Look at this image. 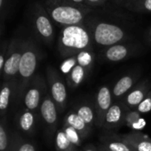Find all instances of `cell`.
<instances>
[{"mask_svg": "<svg viewBox=\"0 0 151 151\" xmlns=\"http://www.w3.org/2000/svg\"><path fill=\"white\" fill-rule=\"evenodd\" d=\"M14 101H17V84L3 81L0 86V116L6 115Z\"/></svg>", "mask_w": 151, "mask_h": 151, "instance_id": "15", "label": "cell"}, {"mask_svg": "<svg viewBox=\"0 0 151 151\" xmlns=\"http://www.w3.org/2000/svg\"><path fill=\"white\" fill-rule=\"evenodd\" d=\"M37 113L23 109L15 116V124L17 128L26 134H33L37 125Z\"/></svg>", "mask_w": 151, "mask_h": 151, "instance_id": "17", "label": "cell"}, {"mask_svg": "<svg viewBox=\"0 0 151 151\" xmlns=\"http://www.w3.org/2000/svg\"><path fill=\"white\" fill-rule=\"evenodd\" d=\"M98 151H111V150H109V149H108V148H106L104 146H101L99 148H98Z\"/></svg>", "mask_w": 151, "mask_h": 151, "instance_id": "36", "label": "cell"}, {"mask_svg": "<svg viewBox=\"0 0 151 151\" xmlns=\"http://www.w3.org/2000/svg\"><path fill=\"white\" fill-rule=\"evenodd\" d=\"M39 114L49 136L52 137L57 131L56 129L58 124L59 111L51 95L49 94V92H47L42 101L39 109Z\"/></svg>", "mask_w": 151, "mask_h": 151, "instance_id": "9", "label": "cell"}, {"mask_svg": "<svg viewBox=\"0 0 151 151\" xmlns=\"http://www.w3.org/2000/svg\"><path fill=\"white\" fill-rule=\"evenodd\" d=\"M0 86H1V84H0Z\"/></svg>", "mask_w": 151, "mask_h": 151, "instance_id": "40", "label": "cell"}, {"mask_svg": "<svg viewBox=\"0 0 151 151\" xmlns=\"http://www.w3.org/2000/svg\"><path fill=\"white\" fill-rule=\"evenodd\" d=\"M128 7L131 9L141 12V13H151V0H133L132 3H128Z\"/></svg>", "mask_w": 151, "mask_h": 151, "instance_id": "28", "label": "cell"}, {"mask_svg": "<svg viewBox=\"0 0 151 151\" xmlns=\"http://www.w3.org/2000/svg\"><path fill=\"white\" fill-rule=\"evenodd\" d=\"M71 3L75 4V5H78V6H86V0H68Z\"/></svg>", "mask_w": 151, "mask_h": 151, "instance_id": "33", "label": "cell"}, {"mask_svg": "<svg viewBox=\"0 0 151 151\" xmlns=\"http://www.w3.org/2000/svg\"><path fill=\"white\" fill-rule=\"evenodd\" d=\"M55 148L56 151H76L78 149L75 145H73L68 139L67 135L62 129L57 130L54 136Z\"/></svg>", "mask_w": 151, "mask_h": 151, "instance_id": "24", "label": "cell"}, {"mask_svg": "<svg viewBox=\"0 0 151 151\" xmlns=\"http://www.w3.org/2000/svg\"><path fill=\"white\" fill-rule=\"evenodd\" d=\"M124 124L134 132H139L144 129L146 121L141 117V114L136 109L128 110L124 116Z\"/></svg>", "mask_w": 151, "mask_h": 151, "instance_id": "22", "label": "cell"}, {"mask_svg": "<svg viewBox=\"0 0 151 151\" xmlns=\"http://www.w3.org/2000/svg\"><path fill=\"white\" fill-rule=\"evenodd\" d=\"M136 110L140 114H146L151 111V89L145 97V99L137 107Z\"/></svg>", "mask_w": 151, "mask_h": 151, "instance_id": "30", "label": "cell"}, {"mask_svg": "<svg viewBox=\"0 0 151 151\" xmlns=\"http://www.w3.org/2000/svg\"><path fill=\"white\" fill-rule=\"evenodd\" d=\"M45 8L52 22L62 28L84 24L92 11L91 7L75 5L68 0H47Z\"/></svg>", "mask_w": 151, "mask_h": 151, "instance_id": "2", "label": "cell"}, {"mask_svg": "<svg viewBox=\"0 0 151 151\" xmlns=\"http://www.w3.org/2000/svg\"><path fill=\"white\" fill-rule=\"evenodd\" d=\"M119 137L134 151H151V139L140 132H131Z\"/></svg>", "mask_w": 151, "mask_h": 151, "instance_id": "16", "label": "cell"}, {"mask_svg": "<svg viewBox=\"0 0 151 151\" xmlns=\"http://www.w3.org/2000/svg\"><path fill=\"white\" fill-rule=\"evenodd\" d=\"M147 39L148 43L151 45V28H149L147 32Z\"/></svg>", "mask_w": 151, "mask_h": 151, "instance_id": "35", "label": "cell"}, {"mask_svg": "<svg viewBox=\"0 0 151 151\" xmlns=\"http://www.w3.org/2000/svg\"><path fill=\"white\" fill-rule=\"evenodd\" d=\"M150 89L151 83L149 80H142L137 83V85L123 98L122 101H120V102L127 111L136 109L139 103L145 99Z\"/></svg>", "mask_w": 151, "mask_h": 151, "instance_id": "11", "label": "cell"}, {"mask_svg": "<svg viewBox=\"0 0 151 151\" xmlns=\"http://www.w3.org/2000/svg\"><path fill=\"white\" fill-rule=\"evenodd\" d=\"M102 146L111 151H134L119 137V135H104L102 137Z\"/></svg>", "mask_w": 151, "mask_h": 151, "instance_id": "20", "label": "cell"}, {"mask_svg": "<svg viewBox=\"0 0 151 151\" xmlns=\"http://www.w3.org/2000/svg\"><path fill=\"white\" fill-rule=\"evenodd\" d=\"M89 70L83 68L80 65H76L73 69L66 76V82L69 88L76 89L78 88L87 78Z\"/></svg>", "mask_w": 151, "mask_h": 151, "instance_id": "19", "label": "cell"}, {"mask_svg": "<svg viewBox=\"0 0 151 151\" xmlns=\"http://www.w3.org/2000/svg\"><path fill=\"white\" fill-rule=\"evenodd\" d=\"M11 151H37L36 145L15 133L14 141Z\"/></svg>", "mask_w": 151, "mask_h": 151, "instance_id": "26", "label": "cell"}, {"mask_svg": "<svg viewBox=\"0 0 151 151\" xmlns=\"http://www.w3.org/2000/svg\"><path fill=\"white\" fill-rule=\"evenodd\" d=\"M76 57H77L78 65L82 66L89 71L93 69L95 60V54L93 52V50L82 51L76 55Z\"/></svg>", "mask_w": 151, "mask_h": 151, "instance_id": "25", "label": "cell"}, {"mask_svg": "<svg viewBox=\"0 0 151 151\" xmlns=\"http://www.w3.org/2000/svg\"><path fill=\"white\" fill-rule=\"evenodd\" d=\"M24 48V41L13 39L8 45L6 63L3 71V81H12L17 84L19 67Z\"/></svg>", "mask_w": 151, "mask_h": 151, "instance_id": "7", "label": "cell"}, {"mask_svg": "<svg viewBox=\"0 0 151 151\" xmlns=\"http://www.w3.org/2000/svg\"><path fill=\"white\" fill-rule=\"evenodd\" d=\"M63 123L72 126L74 129L77 130L81 135L82 139H86L89 137L93 131V127L89 126L73 109H70L64 116Z\"/></svg>", "mask_w": 151, "mask_h": 151, "instance_id": "18", "label": "cell"}, {"mask_svg": "<svg viewBox=\"0 0 151 151\" xmlns=\"http://www.w3.org/2000/svg\"><path fill=\"white\" fill-rule=\"evenodd\" d=\"M78 115L91 127H93L96 124V113L94 107L93 108L88 103H81L73 109Z\"/></svg>", "mask_w": 151, "mask_h": 151, "instance_id": "21", "label": "cell"}, {"mask_svg": "<svg viewBox=\"0 0 151 151\" xmlns=\"http://www.w3.org/2000/svg\"><path fill=\"white\" fill-rule=\"evenodd\" d=\"M114 101L111 89L109 86H102L98 89L95 97L94 109L96 113L95 125L102 128L107 112L112 106Z\"/></svg>", "mask_w": 151, "mask_h": 151, "instance_id": "10", "label": "cell"}, {"mask_svg": "<svg viewBox=\"0 0 151 151\" xmlns=\"http://www.w3.org/2000/svg\"><path fill=\"white\" fill-rule=\"evenodd\" d=\"M76 65H78L77 57H76V55L66 58L60 65V70L63 74H65L67 76L68 74H69V72L73 69V68Z\"/></svg>", "mask_w": 151, "mask_h": 151, "instance_id": "29", "label": "cell"}, {"mask_svg": "<svg viewBox=\"0 0 151 151\" xmlns=\"http://www.w3.org/2000/svg\"><path fill=\"white\" fill-rule=\"evenodd\" d=\"M139 78V73H130L124 75L114 85L111 92L114 101H120L138 83Z\"/></svg>", "mask_w": 151, "mask_h": 151, "instance_id": "13", "label": "cell"}, {"mask_svg": "<svg viewBox=\"0 0 151 151\" xmlns=\"http://www.w3.org/2000/svg\"><path fill=\"white\" fill-rule=\"evenodd\" d=\"M48 92L54 101L59 113H62L68 101L67 87L58 70L52 66H48L45 70Z\"/></svg>", "mask_w": 151, "mask_h": 151, "instance_id": "6", "label": "cell"}, {"mask_svg": "<svg viewBox=\"0 0 151 151\" xmlns=\"http://www.w3.org/2000/svg\"><path fill=\"white\" fill-rule=\"evenodd\" d=\"M16 132L8 130L6 124L0 121V151H11Z\"/></svg>", "mask_w": 151, "mask_h": 151, "instance_id": "23", "label": "cell"}, {"mask_svg": "<svg viewBox=\"0 0 151 151\" xmlns=\"http://www.w3.org/2000/svg\"><path fill=\"white\" fill-rule=\"evenodd\" d=\"M47 83L40 74H37L32 78L24 91L22 101L24 108L37 114L45 95L47 93Z\"/></svg>", "mask_w": 151, "mask_h": 151, "instance_id": "5", "label": "cell"}, {"mask_svg": "<svg viewBox=\"0 0 151 151\" xmlns=\"http://www.w3.org/2000/svg\"><path fill=\"white\" fill-rule=\"evenodd\" d=\"M0 36H1V29H0Z\"/></svg>", "mask_w": 151, "mask_h": 151, "instance_id": "38", "label": "cell"}, {"mask_svg": "<svg viewBox=\"0 0 151 151\" xmlns=\"http://www.w3.org/2000/svg\"><path fill=\"white\" fill-rule=\"evenodd\" d=\"M137 50L135 45L120 43L106 47L102 52V58L109 62H119L132 57L136 53Z\"/></svg>", "mask_w": 151, "mask_h": 151, "instance_id": "12", "label": "cell"}, {"mask_svg": "<svg viewBox=\"0 0 151 151\" xmlns=\"http://www.w3.org/2000/svg\"><path fill=\"white\" fill-rule=\"evenodd\" d=\"M61 129L63 130V132H65V134L67 135L68 139L70 140V142L75 145L78 148L82 145V142H83V139L81 137V135L79 134V132L74 129L72 126L65 124V123H62V127Z\"/></svg>", "mask_w": 151, "mask_h": 151, "instance_id": "27", "label": "cell"}, {"mask_svg": "<svg viewBox=\"0 0 151 151\" xmlns=\"http://www.w3.org/2000/svg\"><path fill=\"white\" fill-rule=\"evenodd\" d=\"M3 2H4V0H0V8H1V6L3 5Z\"/></svg>", "mask_w": 151, "mask_h": 151, "instance_id": "37", "label": "cell"}, {"mask_svg": "<svg viewBox=\"0 0 151 151\" xmlns=\"http://www.w3.org/2000/svg\"><path fill=\"white\" fill-rule=\"evenodd\" d=\"M58 51L66 59L82 51L93 50V38L85 24L63 27L58 38Z\"/></svg>", "mask_w": 151, "mask_h": 151, "instance_id": "1", "label": "cell"}, {"mask_svg": "<svg viewBox=\"0 0 151 151\" xmlns=\"http://www.w3.org/2000/svg\"><path fill=\"white\" fill-rule=\"evenodd\" d=\"M127 110L120 101H114L106 114L103 129L107 131L115 130L124 124V116Z\"/></svg>", "mask_w": 151, "mask_h": 151, "instance_id": "14", "label": "cell"}, {"mask_svg": "<svg viewBox=\"0 0 151 151\" xmlns=\"http://www.w3.org/2000/svg\"><path fill=\"white\" fill-rule=\"evenodd\" d=\"M7 48H8V45H4L0 48V76L3 75L4 67H5L6 59Z\"/></svg>", "mask_w": 151, "mask_h": 151, "instance_id": "31", "label": "cell"}, {"mask_svg": "<svg viewBox=\"0 0 151 151\" xmlns=\"http://www.w3.org/2000/svg\"><path fill=\"white\" fill-rule=\"evenodd\" d=\"M82 151H98V148L95 147L93 145H88Z\"/></svg>", "mask_w": 151, "mask_h": 151, "instance_id": "34", "label": "cell"}, {"mask_svg": "<svg viewBox=\"0 0 151 151\" xmlns=\"http://www.w3.org/2000/svg\"><path fill=\"white\" fill-rule=\"evenodd\" d=\"M41 59L42 52L36 43L31 39L25 40L17 78V101H22L25 89L37 75Z\"/></svg>", "mask_w": 151, "mask_h": 151, "instance_id": "3", "label": "cell"}, {"mask_svg": "<svg viewBox=\"0 0 151 151\" xmlns=\"http://www.w3.org/2000/svg\"><path fill=\"white\" fill-rule=\"evenodd\" d=\"M33 19L34 29L37 37L46 45H52L54 39V28L52 21L43 6L36 4Z\"/></svg>", "mask_w": 151, "mask_h": 151, "instance_id": "8", "label": "cell"}, {"mask_svg": "<svg viewBox=\"0 0 151 151\" xmlns=\"http://www.w3.org/2000/svg\"><path fill=\"white\" fill-rule=\"evenodd\" d=\"M93 41L99 46L109 47L124 43L128 35L120 26L104 21H90L87 23Z\"/></svg>", "mask_w": 151, "mask_h": 151, "instance_id": "4", "label": "cell"}, {"mask_svg": "<svg viewBox=\"0 0 151 151\" xmlns=\"http://www.w3.org/2000/svg\"><path fill=\"white\" fill-rule=\"evenodd\" d=\"M107 0H86V5L88 7H95V6H101L105 4Z\"/></svg>", "mask_w": 151, "mask_h": 151, "instance_id": "32", "label": "cell"}, {"mask_svg": "<svg viewBox=\"0 0 151 151\" xmlns=\"http://www.w3.org/2000/svg\"><path fill=\"white\" fill-rule=\"evenodd\" d=\"M76 151H78V149H77V150H76Z\"/></svg>", "mask_w": 151, "mask_h": 151, "instance_id": "39", "label": "cell"}]
</instances>
